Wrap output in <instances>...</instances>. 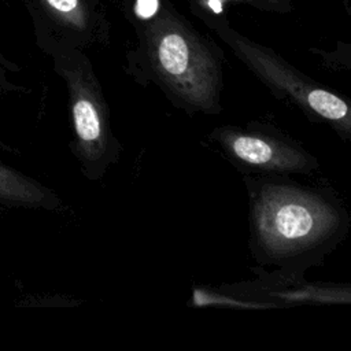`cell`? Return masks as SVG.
<instances>
[{"mask_svg":"<svg viewBox=\"0 0 351 351\" xmlns=\"http://www.w3.org/2000/svg\"><path fill=\"white\" fill-rule=\"evenodd\" d=\"M191 303L193 307H217V308H233V310H266L263 304L239 298L218 287H195L192 291Z\"/></svg>","mask_w":351,"mask_h":351,"instance_id":"9","label":"cell"},{"mask_svg":"<svg viewBox=\"0 0 351 351\" xmlns=\"http://www.w3.org/2000/svg\"><path fill=\"white\" fill-rule=\"evenodd\" d=\"M4 82H5V70H4L3 63H1V60H0V85H1V84L4 85Z\"/></svg>","mask_w":351,"mask_h":351,"instance_id":"12","label":"cell"},{"mask_svg":"<svg viewBox=\"0 0 351 351\" xmlns=\"http://www.w3.org/2000/svg\"><path fill=\"white\" fill-rule=\"evenodd\" d=\"M243 181L248 248L256 266L304 276L348 236V208L332 189L281 174H244Z\"/></svg>","mask_w":351,"mask_h":351,"instance_id":"1","label":"cell"},{"mask_svg":"<svg viewBox=\"0 0 351 351\" xmlns=\"http://www.w3.org/2000/svg\"><path fill=\"white\" fill-rule=\"evenodd\" d=\"M48 12L77 36L78 43H86L90 36V19L84 0H41Z\"/></svg>","mask_w":351,"mask_h":351,"instance_id":"8","label":"cell"},{"mask_svg":"<svg viewBox=\"0 0 351 351\" xmlns=\"http://www.w3.org/2000/svg\"><path fill=\"white\" fill-rule=\"evenodd\" d=\"M129 67L138 84H154L188 115H217L223 110L221 51L171 11H160L147 22Z\"/></svg>","mask_w":351,"mask_h":351,"instance_id":"2","label":"cell"},{"mask_svg":"<svg viewBox=\"0 0 351 351\" xmlns=\"http://www.w3.org/2000/svg\"><path fill=\"white\" fill-rule=\"evenodd\" d=\"M204 1L210 8L214 10V12H221V5L223 4V1H243V3H252L255 0H202Z\"/></svg>","mask_w":351,"mask_h":351,"instance_id":"11","label":"cell"},{"mask_svg":"<svg viewBox=\"0 0 351 351\" xmlns=\"http://www.w3.org/2000/svg\"><path fill=\"white\" fill-rule=\"evenodd\" d=\"M158 0H137L136 15L143 21H149L158 14Z\"/></svg>","mask_w":351,"mask_h":351,"instance_id":"10","label":"cell"},{"mask_svg":"<svg viewBox=\"0 0 351 351\" xmlns=\"http://www.w3.org/2000/svg\"><path fill=\"white\" fill-rule=\"evenodd\" d=\"M208 140L243 174H310L319 167L318 159L296 140L258 121L217 126Z\"/></svg>","mask_w":351,"mask_h":351,"instance_id":"5","label":"cell"},{"mask_svg":"<svg viewBox=\"0 0 351 351\" xmlns=\"http://www.w3.org/2000/svg\"><path fill=\"white\" fill-rule=\"evenodd\" d=\"M255 280L222 284V289L263 304L269 308H289L304 304H350V284L307 281L303 274H288L280 270L267 271L261 266L252 267Z\"/></svg>","mask_w":351,"mask_h":351,"instance_id":"6","label":"cell"},{"mask_svg":"<svg viewBox=\"0 0 351 351\" xmlns=\"http://www.w3.org/2000/svg\"><path fill=\"white\" fill-rule=\"evenodd\" d=\"M0 204L7 207L58 210L59 196L36 180L0 163Z\"/></svg>","mask_w":351,"mask_h":351,"instance_id":"7","label":"cell"},{"mask_svg":"<svg viewBox=\"0 0 351 351\" xmlns=\"http://www.w3.org/2000/svg\"><path fill=\"white\" fill-rule=\"evenodd\" d=\"M55 70L66 84L71 132L70 149L89 181L103 178L122 155L110 107L89 59L75 49L59 53Z\"/></svg>","mask_w":351,"mask_h":351,"instance_id":"3","label":"cell"},{"mask_svg":"<svg viewBox=\"0 0 351 351\" xmlns=\"http://www.w3.org/2000/svg\"><path fill=\"white\" fill-rule=\"evenodd\" d=\"M245 67L281 101L299 110L308 121L328 125L341 140H351V108L347 97L289 64L278 53L232 30L217 29Z\"/></svg>","mask_w":351,"mask_h":351,"instance_id":"4","label":"cell"}]
</instances>
